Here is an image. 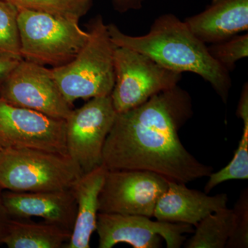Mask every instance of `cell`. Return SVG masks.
Listing matches in <instances>:
<instances>
[{"instance_id":"1","label":"cell","mask_w":248,"mask_h":248,"mask_svg":"<svg viewBox=\"0 0 248 248\" xmlns=\"http://www.w3.org/2000/svg\"><path fill=\"white\" fill-rule=\"evenodd\" d=\"M192 114L190 94L178 86L117 113L103 149V165L108 170L150 171L185 184L208 177L213 168L196 159L179 138Z\"/></svg>"},{"instance_id":"2","label":"cell","mask_w":248,"mask_h":248,"mask_svg":"<svg viewBox=\"0 0 248 248\" xmlns=\"http://www.w3.org/2000/svg\"><path fill=\"white\" fill-rule=\"evenodd\" d=\"M108 29L117 46L143 54L170 71L199 75L211 84L223 102L228 101L231 87L229 72L211 56L206 44L174 15L156 18L149 32L143 36L126 35L114 24L108 25Z\"/></svg>"},{"instance_id":"3","label":"cell","mask_w":248,"mask_h":248,"mask_svg":"<svg viewBox=\"0 0 248 248\" xmlns=\"http://www.w3.org/2000/svg\"><path fill=\"white\" fill-rule=\"evenodd\" d=\"M89 29V38L74 59L50 68L59 89L72 106L77 99L110 96L115 86L116 45L108 25L99 16L91 21Z\"/></svg>"},{"instance_id":"4","label":"cell","mask_w":248,"mask_h":248,"mask_svg":"<svg viewBox=\"0 0 248 248\" xmlns=\"http://www.w3.org/2000/svg\"><path fill=\"white\" fill-rule=\"evenodd\" d=\"M79 19L32 10L19 9L20 51L23 60L53 68L78 55L89 38Z\"/></svg>"},{"instance_id":"5","label":"cell","mask_w":248,"mask_h":248,"mask_svg":"<svg viewBox=\"0 0 248 248\" xmlns=\"http://www.w3.org/2000/svg\"><path fill=\"white\" fill-rule=\"evenodd\" d=\"M83 172L68 155L22 148L0 151V189L17 192L71 189Z\"/></svg>"},{"instance_id":"6","label":"cell","mask_w":248,"mask_h":248,"mask_svg":"<svg viewBox=\"0 0 248 248\" xmlns=\"http://www.w3.org/2000/svg\"><path fill=\"white\" fill-rule=\"evenodd\" d=\"M114 66L115 86L110 97L117 113L172 89L182 79V73L167 69L146 55L125 47L116 46Z\"/></svg>"},{"instance_id":"7","label":"cell","mask_w":248,"mask_h":248,"mask_svg":"<svg viewBox=\"0 0 248 248\" xmlns=\"http://www.w3.org/2000/svg\"><path fill=\"white\" fill-rule=\"evenodd\" d=\"M117 112L110 96L89 99L66 120L67 154L83 174L103 164V149Z\"/></svg>"},{"instance_id":"8","label":"cell","mask_w":248,"mask_h":248,"mask_svg":"<svg viewBox=\"0 0 248 248\" xmlns=\"http://www.w3.org/2000/svg\"><path fill=\"white\" fill-rule=\"evenodd\" d=\"M169 180L141 170H107L99 197V213L153 217Z\"/></svg>"},{"instance_id":"9","label":"cell","mask_w":248,"mask_h":248,"mask_svg":"<svg viewBox=\"0 0 248 248\" xmlns=\"http://www.w3.org/2000/svg\"><path fill=\"white\" fill-rule=\"evenodd\" d=\"M10 148L68 155L66 121L17 107L0 98V151Z\"/></svg>"},{"instance_id":"10","label":"cell","mask_w":248,"mask_h":248,"mask_svg":"<svg viewBox=\"0 0 248 248\" xmlns=\"http://www.w3.org/2000/svg\"><path fill=\"white\" fill-rule=\"evenodd\" d=\"M193 227L184 223L153 221L142 215L99 213L97 228L99 248H112L120 243L134 248H159L161 239L168 248L182 247L185 234H192Z\"/></svg>"},{"instance_id":"11","label":"cell","mask_w":248,"mask_h":248,"mask_svg":"<svg viewBox=\"0 0 248 248\" xmlns=\"http://www.w3.org/2000/svg\"><path fill=\"white\" fill-rule=\"evenodd\" d=\"M0 98L17 107L66 120L72 107L63 97L50 68L22 60L0 87Z\"/></svg>"},{"instance_id":"12","label":"cell","mask_w":248,"mask_h":248,"mask_svg":"<svg viewBox=\"0 0 248 248\" xmlns=\"http://www.w3.org/2000/svg\"><path fill=\"white\" fill-rule=\"evenodd\" d=\"M6 210L11 218H42L45 221L73 231L76 222L77 203L72 189L47 192L3 193Z\"/></svg>"},{"instance_id":"13","label":"cell","mask_w":248,"mask_h":248,"mask_svg":"<svg viewBox=\"0 0 248 248\" xmlns=\"http://www.w3.org/2000/svg\"><path fill=\"white\" fill-rule=\"evenodd\" d=\"M226 193L209 196L190 189L185 184L169 181L167 189L158 200L154 215L158 221L197 226L210 214L226 208Z\"/></svg>"},{"instance_id":"14","label":"cell","mask_w":248,"mask_h":248,"mask_svg":"<svg viewBox=\"0 0 248 248\" xmlns=\"http://www.w3.org/2000/svg\"><path fill=\"white\" fill-rule=\"evenodd\" d=\"M184 22L204 43H219L248 31V0H212L205 11Z\"/></svg>"},{"instance_id":"15","label":"cell","mask_w":248,"mask_h":248,"mask_svg":"<svg viewBox=\"0 0 248 248\" xmlns=\"http://www.w3.org/2000/svg\"><path fill=\"white\" fill-rule=\"evenodd\" d=\"M107 169L104 165L84 173L71 187L76 198V222L66 248H90L93 233L97 228L99 197Z\"/></svg>"},{"instance_id":"16","label":"cell","mask_w":248,"mask_h":248,"mask_svg":"<svg viewBox=\"0 0 248 248\" xmlns=\"http://www.w3.org/2000/svg\"><path fill=\"white\" fill-rule=\"evenodd\" d=\"M72 232L58 225L11 218L3 244L9 248H65Z\"/></svg>"},{"instance_id":"17","label":"cell","mask_w":248,"mask_h":248,"mask_svg":"<svg viewBox=\"0 0 248 248\" xmlns=\"http://www.w3.org/2000/svg\"><path fill=\"white\" fill-rule=\"evenodd\" d=\"M236 115L244 122L242 136L231 162L217 172L208 176L204 192L210 193L221 183L234 179H248V85L244 84L241 93Z\"/></svg>"},{"instance_id":"18","label":"cell","mask_w":248,"mask_h":248,"mask_svg":"<svg viewBox=\"0 0 248 248\" xmlns=\"http://www.w3.org/2000/svg\"><path fill=\"white\" fill-rule=\"evenodd\" d=\"M233 209L217 210L201 220L194 234L184 244L186 248H225L234 226Z\"/></svg>"},{"instance_id":"19","label":"cell","mask_w":248,"mask_h":248,"mask_svg":"<svg viewBox=\"0 0 248 248\" xmlns=\"http://www.w3.org/2000/svg\"><path fill=\"white\" fill-rule=\"evenodd\" d=\"M19 9L14 4L0 0V57L23 60L20 51Z\"/></svg>"},{"instance_id":"20","label":"cell","mask_w":248,"mask_h":248,"mask_svg":"<svg viewBox=\"0 0 248 248\" xmlns=\"http://www.w3.org/2000/svg\"><path fill=\"white\" fill-rule=\"evenodd\" d=\"M18 9L43 11L79 19L91 8L89 0H5Z\"/></svg>"},{"instance_id":"21","label":"cell","mask_w":248,"mask_h":248,"mask_svg":"<svg viewBox=\"0 0 248 248\" xmlns=\"http://www.w3.org/2000/svg\"><path fill=\"white\" fill-rule=\"evenodd\" d=\"M209 53L228 72L235 68L236 62L248 55V34L235 35L229 40L212 44Z\"/></svg>"},{"instance_id":"22","label":"cell","mask_w":248,"mask_h":248,"mask_svg":"<svg viewBox=\"0 0 248 248\" xmlns=\"http://www.w3.org/2000/svg\"><path fill=\"white\" fill-rule=\"evenodd\" d=\"M234 226L231 237L227 242V248H248V190L241 192L235 204Z\"/></svg>"},{"instance_id":"23","label":"cell","mask_w":248,"mask_h":248,"mask_svg":"<svg viewBox=\"0 0 248 248\" xmlns=\"http://www.w3.org/2000/svg\"><path fill=\"white\" fill-rule=\"evenodd\" d=\"M21 60L0 57V87Z\"/></svg>"},{"instance_id":"24","label":"cell","mask_w":248,"mask_h":248,"mask_svg":"<svg viewBox=\"0 0 248 248\" xmlns=\"http://www.w3.org/2000/svg\"><path fill=\"white\" fill-rule=\"evenodd\" d=\"M11 218L5 206L2 192L0 189V244H3V241L7 234L8 227Z\"/></svg>"},{"instance_id":"25","label":"cell","mask_w":248,"mask_h":248,"mask_svg":"<svg viewBox=\"0 0 248 248\" xmlns=\"http://www.w3.org/2000/svg\"><path fill=\"white\" fill-rule=\"evenodd\" d=\"M143 1L144 0H112V2L117 11L120 13H125L129 10L141 9Z\"/></svg>"}]
</instances>
